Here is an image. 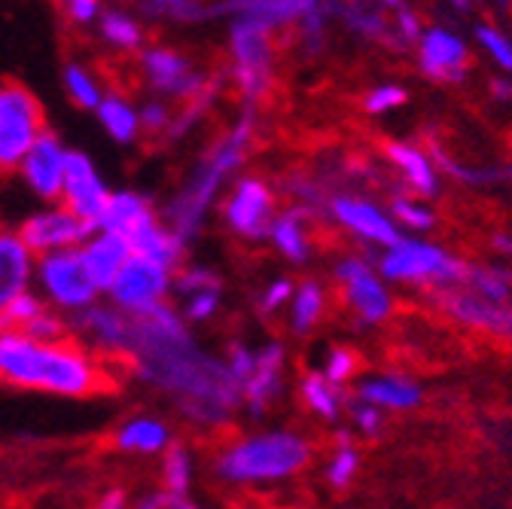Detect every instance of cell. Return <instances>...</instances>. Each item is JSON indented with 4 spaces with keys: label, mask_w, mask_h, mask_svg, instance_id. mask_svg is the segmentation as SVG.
I'll list each match as a JSON object with an SVG mask.
<instances>
[{
    "label": "cell",
    "mask_w": 512,
    "mask_h": 509,
    "mask_svg": "<svg viewBox=\"0 0 512 509\" xmlns=\"http://www.w3.org/2000/svg\"><path fill=\"white\" fill-rule=\"evenodd\" d=\"M128 360L138 378L174 394L183 415L199 424H220L244 403L229 366L202 354L186 333V321L168 305L135 321V345Z\"/></svg>",
    "instance_id": "6da1fadb"
},
{
    "label": "cell",
    "mask_w": 512,
    "mask_h": 509,
    "mask_svg": "<svg viewBox=\"0 0 512 509\" xmlns=\"http://www.w3.org/2000/svg\"><path fill=\"white\" fill-rule=\"evenodd\" d=\"M0 385L61 400H89L110 391L113 378L107 363L80 342H37L22 330H7L0 333Z\"/></svg>",
    "instance_id": "7a4b0ae2"
},
{
    "label": "cell",
    "mask_w": 512,
    "mask_h": 509,
    "mask_svg": "<svg viewBox=\"0 0 512 509\" xmlns=\"http://www.w3.org/2000/svg\"><path fill=\"white\" fill-rule=\"evenodd\" d=\"M308 442L290 430H269L232 442L214 461L217 479L229 485L278 482L293 476L308 461Z\"/></svg>",
    "instance_id": "3957f363"
},
{
    "label": "cell",
    "mask_w": 512,
    "mask_h": 509,
    "mask_svg": "<svg viewBox=\"0 0 512 509\" xmlns=\"http://www.w3.org/2000/svg\"><path fill=\"white\" fill-rule=\"evenodd\" d=\"M46 132L37 95L22 83H0V174H13Z\"/></svg>",
    "instance_id": "277c9868"
},
{
    "label": "cell",
    "mask_w": 512,
    "mask_h": 509,
    "mask_svg": "<svg viewBox=\"0 0 512 509\" xmlns=\"http://www.w3.org/2000/svg\"><path fill=\"white\" fill-rule=\"evenodd\" d=\"M34 287L40 299L55 308V311H68L71 317L86 311L89 305L101 302V290L86 272V263L77 250H58L49 257H37L34 266Z\"/></svg>",
    "instance_id": "5b68a950"
},
{
    "label": "cell",
    "mask_w": 512,
    "mask_h": 509,
    "mask_svg": "<svg viewBox=\"0 0 512 509\" xmlns=\"http://www.w3.org/2000/svg\"><path fill=\"white\" fill-rule=\"evenodd\" d=\"M269 31L263 22L250 16H235L232 31H229V49H232V71L238 80V89L244 101H256L272 80V43Z\"/></svg>",
    "instance_id": "8992f818"
},
{
    "label": "cell",
    "mask_w": 512,
    "mask_h": 509,
    "mask_svg": "<svg viewBox=\"0 0 512 509\" xmlns=\"http://www.w3.org/2000/svg\"><path fill=\"white\" fill-rule=\"evenodd\" d=\"M171 290H174V272L150 260L132 257L113 281V287L107 290V302L132 317V321H141V317L168 305Z\"/></svg>",
    "instance_id": "52a82bcc"
},
{
    "label": "cell",
    "mask_w": 512,
    "mask_h": 509,
    "mask_svg": "<svg viewBox=\"0 0 512 509\" xmlns=\"http://www.w3.org/2000/svg\"><path fill=\"white\" fill-rule=\"evenodd\" d=\"M71 333L86 351H92L104 363L128 357L135 345V321L104 299L71 317Z\"/></svg>",
    "instance_id": "ba28073f"
},
{
    "label": "cell",
    "mask_w": 512,
    "mask_h": 509,
    "mask_svg": "<svg viewBox=\"0 0 512 509\" xmlns=\"http://www.w3.org/2000/svg\"><path fill=\"white\" fill-rule=\"evenodd\" d=\"M381 275L391 281H439L455 284L467 278V269L448 257L442 247H433L427 241L403 238L400 244L388 247L381 260Z\"/></svg>",
    "instance_id": "9c48e42d"
},
{
    "label": "cell",
    "mask_w": 512,
    "mask_h": 509,
    "mask_svg": "<svg viewBox=\"0 0 512 509\" xmlns=\"http://www.w3.org/2000/svg\"><path fill=\"white\" fill-rule=\"evenodd\" d=\"M95 232H98L95 226L74 217L64 205H43L40 211L28 214L16 229V235L25 241V247L34 257H49V253L58 250H77Z\"/></svg>",
    "instance_id": "30bf717a"
},
{
    "label": "cell",
    "mask_w": 512,
    "mask_h": 509,
    "mask_svg": "<svg viewBox=\"0 0 512 509\" xmlns=\"http://www.w3.org/2000/svg\"><path fill=\"white\" fill-rule=\"evenodd\" d=\"M226 180V174H220L208 159L189 174V180L180 186V193L165 205V226L171 232H177L183 241L196 238L205 226L208 211L214 208L217 199V189Z\"/></svg>",
    "instance_id": "8fae6325"
},
{
    "label": "cell",
    "mask_w": 512,
    "mask_h": 509,
    "mask_svg": "<svg viewBox=\"0 0 512 509\" xmlns=\"http://www.w3.org/2000/svg\"><path fill=\"white\" fill-rule=\"evenodd\" d=\"M113 196V189L107 186L104 174L98 171L95 159L83 150H71L68 159V174H64V189H61V202L74 217L86 220L89 226L98 229L107 202Z\"/></svg>",
    "instance_id": "7c38bea8"
},
{
    "label": "cell",
    "mask_w": 512,
    "mask_h": 509,
    "mask_svg": "<svg viewBox=\"0 0 512 509\" xmlns=\"http://www.w3.org/2000/svg\"><path fill=\"white\" fill-rule=\"evenodd\" d=\"M68 159H71V150L64 147V141L55 132L46 129L16 174L31 189L34 199H40L46 205H58L61 189H64V174H68Z\"/></svg>",
    "instance_id": "4fadbf2b"
},
{
    "label": "cell",
    "mask_w": 512,
    "mask_h": 509,
    "mask_svg": "<svg viewBox=\"0 0 512 509\" xmlns=\"http://www.w3.org/2000/svg\"><path fill=\"white\" fill-rule=\"evenodd\" d=\"M141 71L144 80L159 92L180 101H192L205 92V77L189 65V58L168 46H147L141 49Z\"/></svg>",
    "instance_id": "5bb4252c"
},
{
    "label": "cell",
    "mask_w": 512,
    "mask_h": 509,
    "mask_svg": "<svg viewBox=\"0 0 512 509\" xmlns=\"http://www.w3.org/2000/svg\"><path fill=\"white\" fill-rule=\"evenodd\" d=\"M226 223L244 238H263L272 229V193L263 180L244 177L235 183L223 205Z\"/></svg>",
    "instance_id": "9a60e30c"
},
{
    "label": "cell",
    "mask_w": 512,
    "mask_h": 509,
    "mask_svg": "<svg viewBox=\"0 0 512 509\" xmlns=\"http://www.w3.org/2000/svg\"><path fill=\"white\" fill-rule=\"evenodd\" d=\"M159 223V214L153 202L138 193V189H113V196L107 202V211L98 223L101 232L119 235L125 241H135L144 229Z\"/></svg>",
    "instance_id": "2e32d148"
},
{
    "label": "cell",
    "mask_w": 512,
    "mask_h": 509,
    "mask_svg": "<svg viewBox=\"0 0 512 509\" xmlns=\"http://www.w3.org/2000/svg\"><path fill=\"white\" fill-rule=\"evenodd\" d=\"M34 266L37 257L25 247V241L10 229H0V314L16 296L31 290Z\"/></svg>",
    "instance_id": "e0dca14e"
},
{
    "label": "cell",
    "mask_w": 512,
    "mask_h": 509,
    "mask_svg": "<svg viewBox=\"0 0 512 509\" xmlns=\"http://www.w3.org/2000/svg\"><path fill=\"white\" fill-rule=\"evenodd\" d=\"M110 442L122 455L156 458V455H165L174 445V433H171L168 421H162L156 415H135V418H125L113 430Z\"/></svg>",
    "instance_id": "ac0fdd59"
},
{
    "label": "cell",
    "mask_w": 512,
    "mask_h": 509,
    "mask_svg": "<svg viewBox=\"0 0 512 509\" xmlns=\"http://www.w3.org/2000/svg\"><path fill=\"white\" fill-rule=\"evenodd\" d=\"M80 257L86 263L89 278L95 281V287L101 290V296H107V290L113 287V281L119 278V272L125 269V263L135 257L132 244L119 235L110 232H95L83 247H80Z\"/></svg>",
    "instance_id": "d6986e66"
},
{
    "label": "cell",
    "mask_w": 512,
    "mask_h": 509,
    "mask_svg": "<svg viewBox=\"0 0 512 509\" xmlns=\"http://www.w3.org/2000/svg\"><path fill=\"white\" fill-rule=\"evenodd\" d=\"M339 281L345 284V293L351 305L366 317V321H384L391 314V296L381 287V281L372 275V269L360 260H345L339 266Z\"/></svg>",
    "instance_id": "ffe728a7"
},
{
    "label": "cell",
    "mask_w": 512,
    "mask_h": 509,
    "mask_svg": "<svg viewBox=\"0 0 512 509\" xmlns=\"http://www.w3.org/2000/svg\"><path fill=\"white\" fill-rule=\"evenodd\" d=\"M421 52V68L430 77L439 80H461L464 74V61H467V46L458 34L445 31V28H430L418 40Z\"/></svg>",
    "instance_id": "44dd1931"
},
{
    "label": "cell",
    "mask_w": 512,
    "mask_h": 509,
    "mask_svg": "<svg viewBox=\"0 0 512 509\" xmlns=\"http://www.w3.org/2000/svg\"><path fill=\"white\" fill-rule=\"evenodd\" d=\"M333 214H336L351 232H357L360 238H366V241H372V244L394 247V244L403 241L400 232H397V226H394L388 217H384L375 205H369V202L336 199V202H333Z\"/></svg>",
    "instance_id": "7402d4cb"
},
{
    "label": "cell",
    "mask_w": 512,
    "mask_h": 509,
    "mask_svg": "<svg viewBox=\"0 0 512 509\" xmlns=\"http://www.w3.org/2000/svg\"><path fill=\"white\" fill-rule=\"evenodd\" d=\"M281 366H284V348L281 345H269L263 351H256V366L241 388V397L253 415H260L266 409V403L278 394Z\"/></svg>",
    "instance_id": "603a6c76"
},
{
    "label": "cell",
    "mask_w": 512,
    "mask_h": 509,
    "mask_svg": "<svg viewBox=\"0 0 512 509\" xmlns=\"http://www.w3.org/2000/svg\"><path fill=\"white\" fill-rule=\"evenodd\" d=\"M98 125L107 132V138L119 147L135 144L141 135V113L138 104H132V98H125L122 92H107L101 107L95 110Z\"/></svg>",
    "instance_id": "cb8c5ba5"
},
{
    "label": "cell",
    "mask_w": 512,
    "mask_h": 509,
    "mask_svg": "<svg viewBox=\"0 0 512 509\" xmlns=\"http://www.w3.org/2000/svg\"><path fill=\"white\" fill-rule=\"evenodd\" d=\"M128 244H132L135 257L150 260V263H156V266H162L168 272L180 269L183 253H186V241L177 232H171L162 220L153 223L150 229H144L135 241H128Z\"/></svg>",
    "instance_id": "d4e9b609"
},
{
    "label": "cell",
    "mask_w": 512,
    "mask_h": 509,
    "mask_svg": "<svg viewBox=\"0 0 512 509\" xmlns=\"http://www.w3.org/2000/svg\"><path fill=\"white\" fill-rule=\"evenodd\" d=\"M360 400L375 409H415L421 403V388L409 378H369L360 385Z\"/></svg>",
    "instance_id": "484cf974"
},
{
    "label": "cell",
    "mask_w": 512,
    "mask_h": 509,
    "mask_svg": "<svg viewBox=\"0 0 512 509\" xmlns=\"http://www.w3.org/2000/svg\"><path fill=\"white\" fill-rule=\"evenodd\" d=\"M98 34L110 49H119V52L144 49V25L128 10H104L98 19Z\"/></svg>",
    "instance_id": "4316f807"
},
{
    "label": "cell",
    "mask_w": 512,
    "mask_h": 509,
    "mask_svg": "<svg viewBox=\"0 0 512 509\" xmlns=\"http://www.w3.org/2000/svg\"><path fill=\"white\" fill-rule=\"evenodd\" d=\"M226 13L235 16H250L256 22H263L266 28L284 25V22H296L305 19L314 4H293V0H250V4H226Z\"/></svg>",
    "instance_id": "83f0119b"
},
{
    "label": "cell",
    "mask_w": 512,
    "mask_h": 509,
    "mask_svg": "<svg viewBox=\"0 0 512 509\" xmlns=\"http://www.w3.org/2000/svg\"><path fill=\"white\" fill-rule=\"evenodd\" d=\"M61 83H64V92L68 98L80 107V110H98L107 89L101 86V80L83 65V61H68V65L61 68Z\"/></svg>",
    "instance_id": "f1b7e54d"
},
{
    "label": "cell",
    "mask_w": 512,
    "mask_h": 509,
    "mask_svg": "<svg viewBox=\"0 0 512 509\" xmlns=\"http://www.w3.org/2000/svg\"><path fill=\"white\" fill-rule=\"evenodd\" d=\"M388 156L406 174V180L418 189L421 196H433L436 193V171H433L430 159L421 150H415L409 144H391Z\"/></svg>",
    "instance_id": "f546056e"
},
{
    "label": "cell",
    "mask_w": 512,
    "mask_h": 509,
    "mask_svg": "<svg viewBox=\"0 0 512 509\" xmlns=\"http://www.w3.org/2000/svg\"><path fill=\"white\" fill-rule=\"evenodd\" d=\"M250 138H253V119L244 116L220 144H214V150L208 153V162H211L220 174H232V171L244 162V153H247V147H250Z\"/></svg>",
    "instance_id": "4dcf8cb0"
},
{
    "label": "cell",
    "mask_w": 512,
    "mask_h": 509,
    "mask_svg": "<svg viewBox=\"0 0 512 509\" xmlns=\"http://www.w3.org/2000/svg\"><path fill=\"white\" fill-rule=\"evenodd\" d=\"M192 473H196L192 470V455L174 442L162 455V491H168L174 500H186L192 488Z\"/></svg>",
    "instance_id": "1f68e13d"
},
{
    "label": "cell",
    "mask_w": 512,
    "mask_h": 509,
    "mask_svg": "<svg viewBox=\"0 0 512 509\" xmlns=\"http://www.w3.org/2000/svg\"><path fill=\"white\" fill-rule=\"evenodd\" d=\"M141 16L159 19V22H205L208 16L223 13V7H202L192 0H150V4L138 7Z\"/></svg>",
    "instance_id": "d6a6232c"
},
{
    "label": "cell",
    "mask_w": 512,
    "mask_h": 509,
    "mask_svg": "<svg viewBox=\"0 0 512 509\" xmlns=\"http://www.w3.org/2000/svg\"><path fill=\"white\" fill-rule=\"evenodd\" d=\"M448 308L473 327H488V330H500V333H503L506 317H509V311L485 302L482 296H452L448 299Z\"/></svg>",
    "instance_id": "836d02e7"
},
{
    "label": "cell",
    "mask_w": 512,
    "mask_h": 509,
    "mask_svg": "<svg viewBox=\"0 0 512 509\" xmlns=\"http://www.w3.org/2000/svg\"><path fill=\"white\" fill-rule=\"evenodd\" d=\"M269 238L275 241V247L284 253L287 260L293 263H305L308 257V241H305V232H302V217L299 214H284V217H275L272 220V229H269Z\"/></svg>",
    "instance_id": "e575fe53"
},
{
    "label": "cell",
    "mask_w": 512,
    "mask_h": 509,
    "mask_svg": "<svg viewBox=\"0 0 512 509\" xmlns=\"http://www.w3.org/2000/svg\"><path fill=\"white\" fill-rule=\"evenodd\" d=\"M320 311H324V293H320L317 284H302L293 293V317H290L293 330L308 333L320 321Z\"/></svg>",
    "instance_id": "d590c367"
},
{
    "label": "cell",
    "mask_w": 512,
    "mask_h": 509,
    "mask_svg": "<svg viewBox=\"0 0 512 509\" xmlns=\"http://www.w3.org/2000/svg\"><path fill=\"white\" fill-rule=\"evenodd\" d=\"M22 333L31 336V339H37V342H68V336H71V321H68V317H64L61 311H55V308L46 305Z\"/></svg>",
    "instance_id": "8d00e7d4"
},
{
    "label": "cell",
    "mask_w": 512,
    "mask_h": 509,
    "mask_svg": "<svg viewBox=\"0 0 512 509\" xmlns=\"http://www.w3.org/2000/svg\"><path fill=\"white\" fill-rule=\"evenodd\" d=\"M302 397L305 403L324 418H336L339 415V394L336 388L330 385V381L324 375H308L302 381Z\"/></svg>",
    "instance_id": "74e56055"
},
{
    "label": "cell",
    "mask_w": 512,
    "mask_h": 509,
    "mask_svg": "<svg viewBox=\"0 0 512 509\" xmlns=\"http://www.w3.org/2000/svg\"><path fill=\"white\" fill-rule=\"evenodd\" d=\"M174 290L183 296H196L202 290H220V278L208 266H183L174 275Z\"/></svg>",
    "instance_id": "f35d334b"
},
{
    "label": "cell",
    "mask_w": 512,
    "mask_h": 509,
    "mask_svg": "<svg viewBox=\"0 0 512 509\" xmlns=\"http://www.w3.org/2000/svg\"><path fill=\"white\" fill-rule=\"evenodd\" d=\"M43 308H46V302L40 299V293L28 290V293L16 296V299L7 305V311H4V321H7V327H10V330H25V327L34 321V317H37Z\"/></svg>",
    "instance_id": "ab89813d"
},
{
    "label": "cell",
    "mask_w": 512,
    "mask_h": 509,
    "mask_svg": "<svg viewBox=\"0 0 512 509\" xmlns=\"http://www.w3.org/2000/svg\"><path fill=\"white\" fill-rule=\"evenodd\" d=\"M138 113H141V132H147V135H165L174 122L171 107L162 98H147L138 107Z\"/></svg>",
    "instance_id": "60d3db41"
},
{
    "label": "cell",
    "mask_w": 512,
    "mask_h": 509,
    "mask_svg": "<svg viewBox=\"0 0 512 509\" xmlns=\"http://www.w3.org/2000/svg\"><path fill=\"white\" fill-rule=\"evenodd\" d=\"M220 308V290H202L196 296H186V305H183V321H192V324H202V321H211Z\"/></svg>",
    "instance_id": "b9f144b4"
},
{
    "label": "cell",
    "mask_w": 512,
    "mask_h": 509,
    "mask_svg": "<svg viewBox=\"0 0 512 509\" xmlns=\"http://www.w3.org/2000/svg\"><path fill=\"white\" fill-rule=\"evenodd\" d=\"M467 278L473 281V287L479 290V296L491 305L503 302L509 296V281L497 272H485V269H476V272H467Z\"/></svg>",
    "instance_id": "7bdbcfd3"
},
{
    "label": "cell",
    "mask_w": 512,
    "mask_h": 509,
    "mask_svg": "<svg viewBox=\"0 0 512 509\" xmlns=\"http://www.w3.org/2000/svg\"><path fill=\"white\" fill-rule=\"evenodd\" d=\"M476 40L491 52V58L497 61L500 68H506L512 74V40L509 37H503L500 31L482 25V28H476Z\"/></svg>",
    "instance_id": "ee69618b"
},
{
    "label": "cell",
    "mask_w": 512,
    "mask_h": 509,
    "mask_svg": "<svg viewBox=\"0 0 512 509\" xmlns=\"http://www.w3.org/2000/svg\"><path fill=\"white\" fill-rule=\"evenodd\" d=\"M61 13H64V19H68L71 25L89 28V25H98L104 7L98 4V0H68V4H61Z\"/></svg>",
    "instance_id": "f6af8a7d"
},
{
    "label": "cell",
    "mask_w": 512,
    "mask_h": 509,
    "mask_svg": "<svg viewBox=\"0 0 512 509\" xmlns=\"http://www.w3.org/2000/svg\"><path fill=\"white\" fill-rule=\"evenodd\" d=\"M357 452L354 449H339L336 452V458H333V464H330V470H327V476H330V482L336 485V488H345L351 479H354V473H357Z\"/></svg>",
    "instance_id": "bcb514c9"
},
{
    "label": "cell",
    "mask_w": 512,
    "mask_h": 509,
    "mask_svg": "<svg viewBox=\"0 0 512 509\" xmlns=\"http://www.w3.org/2000/svg\"><path fill=\"white\" fill-rule=\"evenodd\" d=\"M406 101V92L400 86H378L366 95V110L369 113H384V110H394Z\"/></svg>",
    "instance_id": "7dc6e473"
},
{
    "label": "cell",
    "mask_w": 512,
    "mask_h": 509,
    "mask_svg": "<svg viewBox=\"0 0 512 509\" xmlns=\"http://www.w3.org/2000/svg\"><path fill=\"white\" fill-rule=\"evenodd\" d=\"M394 214H397L400 223H406V226H412V229H421V232L433 226V214H430L427 208L409 202V199H397V202H394Z\"/></svg>",
    "instance_id": "c3c4849f"
},
{
    "label": "cell",
    "mask_w": 512,
    "mask_h": 509,
    "mask_svg": "<svg viewBox=\"0 0 512 509\" xmlns=\"http://www.w3.org/2000/svg\"><path fill=\"white\" fill-rule=\"evenodd\" d=\"M226 366H229L232 378H235L238 385L244 388V381L250 378V372H253V366H256V354H253L250 348H244V345H232Z\"/></svg>",
    "instance_id": "681fc988"
},
{
    "label": "cell",
    "mask_w": 512,
    "mask_h": 509,
    "mask_svg": "<svg viewBox=\"0 0 512 509\" xmlns=\"http://www.w3.org/2000/svg\"><path fill=\"white\" fill-rule=\"evenodd\" d=\"M354 372V357L348 351H333L330 360H327V372L324 378L330 381V385H342V381Z\"/></svg>",
    "instance_id": "f907efd6"
},
{
    "label": "cell",
    "mask_w": 512,
    "mask_h": 509,
    "mask_svg": "<svg viewBox=\"0 0 512 509\" xmlns=\"http://www.w3.org/2000/svg\"><path fill=\"white\" fill-rule=\"evenodd\" d=\"M177 503H183V500H174L168 491H147V494H141L135 503H132V509H177Z\"/></svg>",
    "instance_id": "816d5d0a"
},
{
    "label": "cell",
    "mask_w": 512,
    "mask_h": 509,
    "mask_svg": "<svg viewBox=\"0 0 512 509\" xmlns=\"http://www.w3.org/2000/svg\"><path fill=\"white\" fill-rule=\"evenodd\" d=\"M287 299H293V284L290 281H275L269 290H266V296H263V311H278Z\"/></svg>",
    "instance_id": "f5cc1de1"
},
{
    "label": "cell",
    "mask_w": 512,
    "mask_h": 509,
    "mask_svg": "<svg viewBox=\"0 0 512 509\" xmlns=\"http://www.w3.org/2000/svg\"><path fill=\"white\" fill-rule=\"evenodd\" d=\"M95 509H132V503H128V494H125L122 488H107V491L98 497Z\"/></svg>",
    "instance_id": "db71d44e"
},
{
    "label": "cell",
    "mask_w": 512,
    "mask_h": 509,
    "mask_svg": "<svg viewBox=\"0 0 512 509\" xmlns=\"http://www.w3.org/2000/svg\"><path fill=\"white\" fill-rule=\"evenodd\" d=\"M357 424H360L366 433H375V430H378V424H381V418H378V409L363 403V406L357 409Z\"/></svg>",
    "instance_id": "11a10c76"
},
{
    "label": "cell",
    "mask_w": 512,
    "mask_h": 509,
    "mask_svg": "<svg viewBox=\"0 0 512 509\" xmlns=\"http://www.w3.org/2000/svg\"><path fill=\"white\" fill-rule=\"evenodd\" d=\"M397 25H400V31H403V37H409V40H421V34H418V19L412 16V13H400V19H397Z\"/></svg>",
    "instance_id": "9f6ffc18"
},
{
    "label": "cell",
    "mask_w": 512,
    "mask_h": 509,
    "mask_svg": "<svg viewBox=\"0 0 512 509\" xmlns=\"http://www.w3.org/2000/svg\"><path fill=\"white\" fill-rule=\"evenodd\" d=\"M497 95H503V98H506V95H509V86H506V83H497Z\"/></svg>",
    "instance_id": "6f0895ef"
},
{
    "label": "cell",
    "mask_w": 512,
    "mask_h": 509,
    "mask_svg": "<svg viewBox=\"0 0 512 509\" xmlns=\"http://www.w3.org/2000/svg\"><path fill=\"white\" fill-rule=\"evenodd\" d=\"M503 333H509V336H512V314L506 317V327H503Z\"/></svg>",
    "instance_id": "680465c9"
},
{
    "label": "cell",
    "mask_w": 512,
    "mask_h": 509,
    "mask_svg": "<svg viewBox=\"0 0 512 509\" xmlns=\"http://www.w3.org/2000/svg\"><path fill=\"white\" fill-rule=\"evenodd\" d=\"M177 509H199V506H192L189 500H183V503H177Z\"/></svg>",
    "instance_id": "91938a15"
}]
</instances>
